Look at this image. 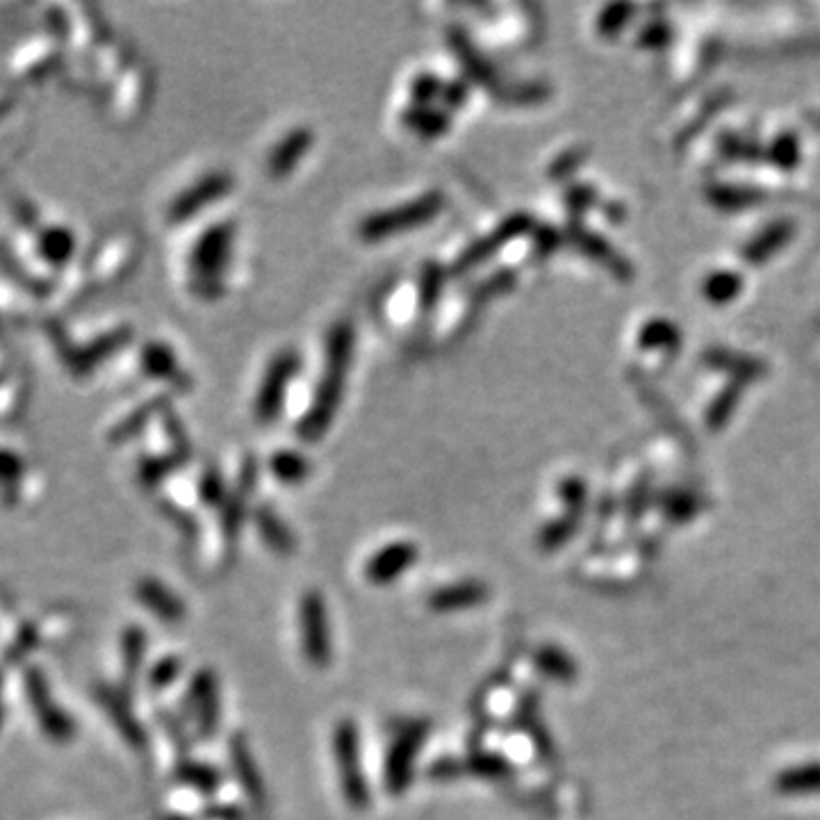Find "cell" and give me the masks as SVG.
<instances>
[{
	"label": "cell",
	"mask_w": 820,
	"mask_h": 820,
	"mask_svg": "<svg viewBox=\"0 0 820 820\" xmlns=\"http://www.w3.org/2000/svg\"><path fill=\"white\" fill-rule=\"evenodd\" d=\"M351 356H354V328L349 324H338L328 335L326 369L315 392V404L299 426V436L306 442H317L331 426L335 410L340 406L344 376L349 372Z\"/></svg>",
	"instance_id": "1"
},
{
	"label": "cell",
	"mask_w": 820,
	"mask_h": 820,
	"mask_svg": "<svg viewBox=\"0 0 820 820\" xmlns=\"http://www.w3.org/2000/svg\"><path fill=\"white\" fill-rule=\"evenodd\" d=\"M333 750L335 761H338L340 786L349 807L367 809L369 805V786L360 768V738L358 729L351 720H342L333 732Z\"/></svg>",
	"instance_id": "2"
},
{
	"label": "cell",
	"mask_w": 820,
	"mask_h": 820,
	"mask_svg": "<svg viewBox=\"0 0 820 820\" xmlns=\"http://www.w3.org/2000/svg\"><path fill=\"white\" fill-rule=\"evenodd\" d=\"M442 208H445V196L440 192H431L413 203L401 205V208H392L388 212H379V215L365 219L363 224H360V237L367 242H376L399 231H408V228L429 224L433 217L440 215Z\"/></svg>",
	"instance_id": "3"
},
{
	"label": "cell",
	"mask_w": 820,
	"mask_h": 820,
	"mask_svg": "<svg viewBox=\"0 0 820 820\" xmlns=\"http://www.w3.org/2000/svg\"><path fill=\"white\" fill-rule=\"evenodd\" d=\"M426 736H429L426 720H408L397 729L388 757H385V789L392 795H399L408 789L415 759L422 750Z\"/></svg>",
	"instance_id": "4"
},
{
	"label": "cell",
	"mask_w": 820,
	"mask_h": 820,
	"mask_svg": "<svg viewBox=\"0 0 820 820\" xmlns=\"http://www.w3.org/2000/svg\"><path fill=\"white\" fill-rule=\"evenodd\" d=\"M301 620V647L303 656L310 666L326 668L333 656L331 643V625H328V613L324 597L317 590H308L301 600L299 609Z\"/></svg>",
	"instance_id": "5"
},
{
	"label": "cell",
	"mask_w": 820,
	"mask_h": 820,
	"mask_svg": "<svg viewBox=\"0 0 820 820\" xmlns=\"http://www.w3.org/2000/svg\"><path fill=\"white\" fill-rule=\"evenodd\" d=\"M297 369L299 356L294 354V351H283V354H278L272 360V365H269L265 374V381L260 385L256 401V415L262 424L272 422L278 415V410H281L285 399L287 383H290L292 376L297 374Z\"/></svg>",
	"instance_id": "6"
},
{
	"label": "cell",
	"mask_w": 820,
	"mask_h": 820,
	"mask_svg": "<svg viewBox=\"0 0 820 820\" xmlns=\"http://www.w3.org/2000/svg\"><path fill=\"white\" fill-rule=\"evenodd\" d=\"M231 244H233V224H219L205 231L203 237L194 246L192 253V267L194 274L201 278V283H219L217 278L221 269L226 267L228 258H231Z\"/></svg>",
	"instance_id": "7"
},
{
	"label": "cell",
	"mask_w": 820,
	"mask_h": 820,
	"mask_svg": "<svg viewBox=\"0 0 820 820\" xmlns=\"http://www.w3.org/2000/svg\"><path fill=\"white\" fill-rule=\"evenodd\" d=\"M417 556H420V552H417V547L413 543H392L369 559L365 577L372 581L374 586H390L392 581L404 577V574L413 568Z\"/></svg>",
	"instance_id": "8"
},
{
	"label": "cell",
	"mask_w": 820,
	"mask_h": 820,
	"mask_svg": "<svg viewBox=\"0 0 820 820\" xmlns=\"http://www.w3.org/2000/svg\"><path fill=\"white\" fill-rule=\"evenodd\" d=\"M231 190V178L226 174H212L208 178H203L199 185H194L187 190L183 196H178L176 203L171 205L169 217L171 221H185L187 217H192L205 205L212 203L219 196H224Z\"/></svg>",
	"instance_id": "9"
},
{
	"label": "cell",
	"mask_w": 820,
	"mask_h": 820,
	"mask_svg": "<svg viewBox=\"0 0 820 820\" xmlns=\"http://www.w3.org/2000/svg\"><path fill=\"white\" fill-rule=\"evenodd\" d=\"M53 44L46 39H32L28 44H23L21 48H16V53L10 60V73L19 80H37L41 76H46L48 71L57 60V55H53Z\"/></svg>",
	"instance_id": "10"
},
{
	"label": "cell",
	"mask_w": 820,
	"mask_h": 820,
	"mask_svg": "<svg viewBox=\"0 0 820 820\" xmlns=\"http://www.w3.org/2000/svg\"><path fill=\"white\" fill-rule=\"evenodd\" d=\"M192 704L196 711V720H199L201 734L212 736L221 718V713H219L221 702H219L217 679L210 670L196 672V677L192 682Z\"/></svg>",
	"instance_id": "11"
},
{
	"label": "cell",
	"mask_w": 820,
	"mask_h": 820,
	"mask_svg": "<svg viewBox=\"0 0 820 820\" xmlns=\"http://www.w3.org/2000/svg\"><path fill=\"white\" fill-rule=\"evenodd\" d=\"M488 600V588L481 581H461L445 588L433 590L429 595V606L438 613H454L481 606Z\"/></svg>",
	"instance_id": "12"
},
{
	"label": "cell",
	"mask_w": 820,
	"mask_h": 820,
	"mask_svg": "<svg viewBox=\"0 0 820 820\" xmlns=\"http://www.w3.org/2000/svg\"><path fill=\"white\" fill-rule=\"evenodd\" d=\"M137 597L139 602H142L146 609L151 613L158 615L162 622H180L185 618V604L183 600L176 593H171V590L160 584L158 579H142L137 584Z\"/></svg>",
	"instance_id": "13"
},
{
	"label": "cell",
	"mask_w": 820,
	"mask_h": 820,
	"mask_svg": "<svg viewBox=\"0 0 820 820\" xmlns=\"http://www.w3.org/2000/svg\"><path fill=\"white\" fill-rule=\"evenodd\" d=\"M231 761L235 775L240 779L246 795L253 800V805H262V802H265V786H262V777L256 768V761H253V754L242 736H235L231 741Z\"/></svg>",
	"instance_id": "14"
},
{
	"label": "cell",
	"mask_w": 820,
	"mask_h": 820,
	"mask_svg": "<svg viewBox=\"0 0 820 820\" xmlns=\"http://www.w3.org/2000/svg\"><path fill=\"white\" fill-rule=\"evenodd\" d=\"M310 144H313V133L306 128H299L287 135L283 142L276 146V151L269 155V174L276 178L290 174V171L297 167V162L306 155Z\"/></svg>",
	"instance_id": "15"
},
{
	"label": "cell",
	"mask_w": 820,
	"mask_h": 820,
	"mask_svg": "<svg viewBox=\"0 0 820 820\" xmlns=\"http://www.w3.org/2000/svg\"><path fill=\"white\" fill-rule=\"evenodd\" d=\"M35 251L41 262H53L62 265L76 251V235L64 226H51L35 237Z\"/></svg>",
	"instance_id": "16"
},
{
	"label": "cell",
	"mask_w": 820,
	"mask_h": 820,
	"mask_svg": "<svg viewBox=\"0 0 820 820\" xmlns=\"http://www.w3.org/2000/svg\"><path fill=\"white\" fill-rule=\"evenodd\" d=\"M30 399L28 376L10 372L0 379V422H12L23 413Z\"/></svg>",
	"instance_id": "17"
},
{
	"label": "cell",
	"mask_w": 820,
	"mask_h": 820,
	"mask_svg": "<svg viewBox=\"0 0 820 820\" xmlns=\"http://www.w3.org/2000/svg\"><path fill=\"white\" fill-rule=\"evenodd\" d=\"M518 228H520L518 221L511 219V221H508V224L499 226V231H497V233H492V235H488V237H483V240H481V242H477V244L467 246L463 256L458 258L456 267H454V272H458V274H465L467 269H472L474 265H479V262L486 260L492 251H497L499 246H502V244L508 240V237H511L515 231H518Z\"/></svg>",
	"instance_id": "18"
},
{
	"label": "cell",
	"mask_w": 820,
	"mask_h": 820,
	"mask_svg": "<svg viewBox=\"0 0 820 820\" xmlns=\"http://www.w3.org/2000/svg\"><path fill=\"white\" fill-rule=\"evenodd\" d=\"M256 522H258L260 536L269 545V549H274L276 554H283V556L294 552V547H297V540H294L292 531L276 518V513H272L269 508L262 506L256 511Z\"/></svg>",
	"instance_id": "19"
},
{
	"label": "cell",
	"mask_w": 820,
	"mask_h": 820,
	"mask_svg": "<svg viewBox=\"0 0 820 820\" xmlns=\"http://www.w3.org/2000/svg\"><path fill=\"white\" fill-rule=\"evenodd\" d=\"M269 467H272V474L278 481L290 483V486L292 483L306 481L310 470H313V465H310L301 454H297V451H278V454H274Z\"/></svg>",
	"instance_id": "20"
},
{
	"label": "cell",
	"mask_w": 820,
	"mask_h": 820,
	"mask_svg": "<svg viewBox=\"0 0 820 820\" xmlns=\"http://www.w3.org/2000/svg\"><path fill=\"white\" fill-rule=\"evenodd\" d=\"M144 374L158 376V379H174L176 376V356L167 344H149L142 351Z\"/></svg>",
	"instance_id": "21"
},
{
	"label": "cell",
	"mask_w": 820,
	"mask_h": 820,
	"mask_svg": "<svg viewBox=\"0 0 820 820\" xmlns=\"http://www.w3.org/2000/svg\"><path fill=\"white\" fill-rule=\"evenodd\" d=\"M406 123L417 133H422L426 137H436L442 135L449 128V119L442 112L436 110H426V108H413L406 114Z\"/></svg>",
	"instance_id": "22"
},
{
	"label": "cell",
	"mask_w": 820,
	"mask_h": 820,
	"mask_svg": "<svg viewBox=\"0 0 820 820\" xmlns=\"http://www.w3.org/2000/svg\"><path fill=\"white\" fill-rule=\"evenodd\" d=\"M442 285H445V272H442V267H438L436 262H426L422 278H420V301H422L424 313H429V310L436 306V301L440 299Z\"/></svg>",
	"instance_id": "23"
},
{
	"label": "cell",
	"mask_w": 820,
	"mask_h": 820,
	"mask_svg": "<svg viewBox=\"0 0 820 820\" xmlns=\"http://www.w3.org/2000/svg\"><path fill=\"white\" fill-rule=\"evenodd\" d=\"M180 779H183L185 784L194 786L196 791L212 793V791H217L221 777L215 768H210L205 764H185L183 770H180Z\"/></svg>",
	"instance_id": "24"
},
{
	"label": "cell",
	"mask_w": 820,
	"mask_h": 820,
	"mask_svg": "<svg viewBox=\"0 0 820 820\" xmlns=\"http://www.w3.org/2000/svg\"><path fill=\"white\" fill-rule=\"evenodd\" d=\"M144 634L139 631L137 627L128 629L126 631V641H123V659H126V668L130 672H135L139 668V663H142V654H144Z\"/></svg>",
	"instance_id": "25"
},
{
	"label": "cell",
	"mask_w": 820,
	"mask_h": 820,
	"mask_svg": "<svg viewBox=\"0 0 820 820\" xmlns=\"http://www.w3.org/2000/svg\"><path fill=\"white\" fill-rule=\"evenodd\" d=\"M180 668H183V663L176 656H167V659H162L158 666L153 668L151 672V684L155 688H164L169 686L174 679L180 675Z\"/></svg>",
	"instance_id": "26"
},
{
	"label": "cell",
	"mask_w": 820,
	"mask_h": 820,
	"mask_svg": "<svg viewBox=\"0 0 820 820\" xmlns=\"http://www.w3.org/2000/svg\"><path fill=\"white\" fill-rule=\"evenodd\" d=\"M440 89H442V82L436 76H431V73H424V76H420L413 82L415 103H420L424 108V105L429 103L431 98H436L438 94H442Z\"/></svg>",
	"instance_id": "27"
},
{
	"label": "cell",
	"mask_w": 820,
	"mask_h": 820,
	"mask_svg": "<svg viewBox=\"0 0 820 820\" xmlns=\"http://www.w3.org/2000/svg\"><path fill=\"white\" fill-rule=\"evenodd\" d=\"M470 770L483 777H499L506 773V764L495 754H479V757L470 759Z\"/></svg>",
	"instance_id": "28"
},
{
	"label": "cell",
	"mask_w": 820,
	"mask_h": 820,
	"mask_svg": "<svg viewBox=\"0 0 820 820\" xmlns=\"http://www.w3.org/2000/svg\"><path fill=\"white\" fill-rule=\"evenodd\" d=\"M199 495L205 504L215 506L224 499V483H221L217 472H205V477L201 479Z\"/></svg>",
	"instance_id": "29"
},
{
	"label": "cell",
	"mask_w": 820,
	"mask_h": 820,
	"mask_svg": "<svg viewBox=\"0 0 820 820\" xmlns=\"http://www.w3.org/2000/svg\"><path fill=\"white\" fill-rule=\"evenodd\" d=\"M538 663H540V668H543V670H552V672H556V675H559V677H568V675H570L568 661H565L563 656H561L559 652H554V650L540 652Z\"/></svg>",
	"instance_id": "30"
},
{
	"label": "cell",
	"mask_w": 820,
	"mask_h": 820,
	"mask_svg": "<svg viewBox=\"0 0 820 820\" xmlns=\"http://www.w3.org/2000/svg\"><path fill=\"white\" fill-rule=\"evenodd\" d=\"M442 94H445V101L451 105V108H458L467 96L463 82H458V85H449Z\"/></svg>",
	"instance_id": "31"
},
{
	"label": "cell",
	"mask_w": 820,
	"mask_h": 820,
	"mask_svg": "<svg viewBox=\"0 0 820 820\" xmlns=\"http://www.w3.org/2000/svg\"><path fill=\"white\" fill-rule=\"evenodd\" d=\"M10 103H12V96L7 92H0V114H3V110L10 108Z\"/></svg>",
	"instance_id": "32"
}]
</instances>
